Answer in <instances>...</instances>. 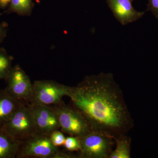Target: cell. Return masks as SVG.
<instances>
[{
  "instance_id": "cell-1",
  "label": "cell",
  "mask_w": 158,
  "mask_h": 158,
  "mask_svg": "<svg viewBox=\"0 0 158 158\" xmlns=\"http://www.w3.org/2000/svg\"><path fill=\"white\" fill-rule=\"evenodd\" d=\"M68 97L93 131L114 139L127 135L134 127L123 92L112 73L85 77L77 86L70 87Z\"/></svg>"
},
{
  "instance_id": "cell-2",
  "label": "cell",
  "mask_w": 158,
  "mask_h": 158,
  "mask_svg": "<svg viewBox=\"0 0 158 158\" xmlns=\"http://www.w3.org/2000/svg\"><path fill=\"white\" fill-rule=\"evenodd\" d=\"M52 107L56 113L60 129L63 132L80 138L93 131L88 120L73 106L62 101Z\"/></svg>"
},
{
  "instance_id": "cell-3",
  "label": "cell",
  "mask_w": 158,
  "mask_h": 158,
  "mask_svg": "<svg viewBox=\"0 0 158 158\" xmlns=\"http://www.w3.org/2000/svg\"><path fill=\"white\" fill-rule=\"evenodd\" d=\"M1 127L11 138L20 141L38 132L31 110L26 104L21 105Z\"/></svg>"
},
{
  "instance_id": "cell-4",
  "label": "cell",
  "mask_w": 158,
  "mask_h": 158,
  "mask_svg": "<svg viewBox=\"0 0 158 158\" xmlns=\"http://www.w3.org/2000/svg\"><path fill=\"white\" fill-rule=\"evenodd\" d=\"M61 152L50 135L37 132L21 141L16 158H60Z\"/></svg>"
},
{
  "instance_id": "cell-5",
  "label": "cell",
  "mask_w": 158,
  "mask_h": 158,
  "mask_svg": "<svg viewBox=\"0 0 158 158\" xmlns=\"http://www.w3.org/2000/svg\"><path fill=\"white\" fill-rule=\"evenodd\" d=\"M78 138L79 158H109L115 144L112 137L93 130Z\"/></svg>"
},
{
  "instance_id": "cell-6",
  "label": "cell",
  "mask_w": 158,
  "mask_h": 158,
  "mask_svg": "<svg viewBox=\"0 0 158 158\" xmlns=\"http://www.w3.org/2000/svg\"><path fill=\"white\" fill-rule=\"evenodd\" d=\"M70 88L53 81H36L33 84L32 95L27 104H57L63 97L68 96Z\"/></svg>"
},
{
  "instance_id": "cell-7",
  "label": "cell",
  "mask_w": 158,
  "mask_h": 158,
  "mask_svg": "<svg viewBox=\"0 0 158 158\" xmlns=\"http://www.w3.org/2000/svg\"><path fill=\"white\" fill-rule=\"evenodd\" d=\"M6 79V92L22 102L28 104L32 95L33 84L25 72L16 65L11 68Z\"/></svg>"
},
{
  "instance_id": "cell-8",
  "label": "cell",
  "mask_w": 158,
  "mask_h": 158,
  "mask_svg": "<svg viewBox=\"0 0 158 158\" xmlns=\"http://www.w3.org/2000/svg\"><path fill=\"white\" fill-rule=\"evenodd\" d=\"M27 105L38 132L50 135L54 131L60 129L58 116L52 107L43 105Z\"/></svg>"
},
{
  "instance_id": "cell-9",
  "label": "cell",
  "mask_w": 158,
  "mask_h": 158,
  "mask_svg": "<svg viewBox=\"0 0 158 158\" xmlns=\"http://www.w3.org/2000/svg\"><path fill=\"white\" fill-rule=\"evenodd\" d=\"M134 0H107V3L116 19L123 26L141 18L145 11H136L132 6Z\"/></svg>"
},
{
  "instance_id": "cell-10",
  "label": "cell",
  "mask_w": 158,
  "mask_h": 158,
  "mask_svg": "<svg viewBox=\"0 0 158 158\" xmlns=\"http://www.w3.org/2000/svg\"><path fill=\"white\" fill-rule=\"evenodd\" d=\"M23 103L0 90V127L8 121L15 111Z\"/></svg>"
},
{
  "instance_id": "cell-11",
  "label": "cell",
  "mask_w": 158,
  "mask_h": 158,
  "mask_svg": "<svg viewBox=\"0 0 158 158\" xmlns=\"http://www.w3.org/2000/svg\"><path fill=\"white\" fill-rule=\"evenodd\" d=\"M21 142L11 138L0 127V158H16Z\"/></svg>"
},
{
  "instance_id": "cell-12",
  "label": "cell",
  "mask_w": 158,
  "mask_h": 158,
  "mask_svg": "<svg viewBox=\"0 0 158 158\" xmlns=\"http://www.w3.org/2000/svg\"><path fill=\"white\" fill-rule=\"evenodd\" d=\"M116 148L113 149L109 158H131V139L127 135L114 138Z\"/></svg>"
},
{
  "instance_id": "cell-13",
  "label": "cell",
  "mask_w": 158,
  "mask_h": 158,
  "mask_svg": "<svg viewBox=\"0 0 158 158\" xmlns=\"http://www.w3.org/2000/svg\"><path fill=\"white\" fill-rule=\"evenodd\" d=\"M11 68L10 57L2 50H0V80L6 79Z\"/></svg>"
},
{
  "instance_id": "cell-14",
  "label": "cell",
  "mask_w": 158,
  "mask_h": 158,
  "mask_svg": "<svg viewBox=\"0 0 158 158\" xmlns=\"http://www.w3.org/2000/svg\"><path fill=\"white\" fill-rule=\"evenodd\" d=\"M32 0H10V11L18 13L28 11L31 8Z\"/></svg>"
},
{
  "instance_id": "cell-15",
  "label": "cell",
  "mask_w": 158,
  "mask_h": 158,
  "mask_svg": "<svg viewBox=\"0 0 158 158\" xmlns=\"http://www.w3.org/2000/svg\"><path fill=\"white\" fill-rule=\"evenodd\" d=\"M63 146L69 151H79L81 148L78 138L75 136H69L65 138Z\"/></svg>"
},
{
  "instance_id": "cell-16",
  "label": "cell",
  "mask_w": 158,
  "mask_h": 158,
  "mask_svg": "<svg viewBox=\"0 0 158 158\" xmlns=\"http://www.w3.org/2000/svg\"><path fill=\"white\" fill-rule=\"evenodd\" d=\"M52 143L56 147L62 146L65 143V138L63 133L59 130L53 132L50 135Z\"/></svg>"
},
{
  "instance_id": "cell-17",
  "label": "cell",
  "mask_w": 158,
  "mask_h": 158,
  "mask_svg": "<svg viewBox=\"0 0 158 158\" xmlns=\"http://www.w3.org/2000/svg\"><path fill=\"white\" fill-rule=\"evenodd\" d=\"M147 11H151L156 18L158 19V0H148Z\"/></svg>"
},
{
  "instance_id": "cell-18",
  "label": "cell",
  "mask_w": 158,
  "mask_h": 158,
  "mask_svg": "<svg viewBox=\"0 0 158 158\" xmlns=\"http://www.w3.org/2000/svg\"><path fill=\"white\" fill-rule=\"evenodd\" d=\"M10 2V0H0V6L2 7H6Z\"/></svg>"
},
{
  "instance_id": "cell-19",
  "label": "cell",
  "mask_w": 158,
  "mask_h": 158,
  "mask_svg": "<svg viewBox=\"0 0 158 158\" xmlns=\"http://www.w3.org/2000/svg\"><path fill=\"white\" fill-rule=\"evenodd\" d=\"M5 31L4 29L0 26V42L2 40L5 35Z\"/></svg>"
}]
</instances>
